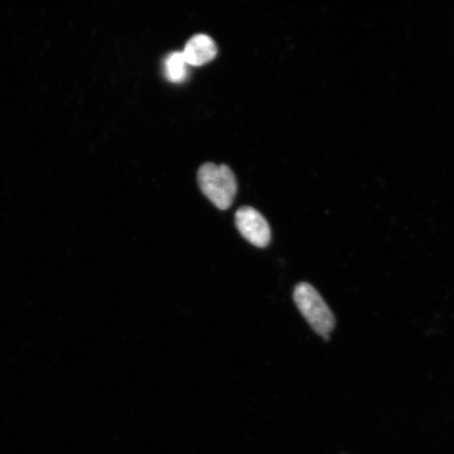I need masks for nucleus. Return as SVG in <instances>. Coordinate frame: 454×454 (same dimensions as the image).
<instances>
[{
	"instance_id": "f257e3e1",
	"label": "nucleus",
	"mask_w": 454,
	"mask_h": 454,
	"mask_svg": "<svg viewBox=\"0 0 454 454\" xmlns=\"http://www.w3.org/2000/svg\"><path fill=\"white\" fill-rule=\"evenodd\" d=\"M294 300L310 327L320 337L329 340V334L336 326V319L317 289L309 283H299L294 288Z\"/></svg>"
},
{
	"instance_id": "f03ea898",
	"label": "nucleus",
	"mask_w": 454,
	"mask_h": 454,
	"mask_svg": "<svg viewBox=\"0 0 454 454\" xmlns=\"http://www.w3.org/2000/svg\"><path fill=\"white\" fill-rule=\"evenodd\" d=\"M199 186L215 207L229 208L237 192V180L227 166L206 163L198 170Z\"/></svg>"
},
{
	"instance_id": "7ed1b4c3",
	"label": "nucleus",
	"mask_w": 454,
	"mask_h": 454,
	"mask_svg": "<svg viewBox=\"0 0 454 454\" xmlns=\"http://www.w3.org/2000/svg\"><path fill=\"white\" fill-rule=\"evenodd\" d=\"M236 226L240 234L253 246L266 247L271 238V231L268 221L257 209L244 207L236 213Z\"/></svg>"
},
{
	"instance_id": "20e7f679",
	"label": "nucleus",
	"mask_w": 454,
	"mask_h": 454,
	"mask_svg": "<svg viewBox=\"0 0 454 454\" xmlns=\"http://www.w3.org/2000/svg\"><path fill=\"white\" fill-rule=\"evenodd\" d=\"M218 49L213 38L206 34H197L185 44L184 57L187 66L201 67L211 62L217 56Z\"/></svg>"
},
{
	"instance_id": "39448f33",
	"label": "nucleus",
	"mask_w": 454,
	"mask_h": 454,
	"mask_svg": "<svg viewBox=\"0 0 454 454\" xmlns=\"http://www.w3.org/2000/svg\"><path fill=\"white\" fill-rule=\"evenodd\" d=\"M164 71L170 82H184L187 76V64L183 52L170 53L164 62Z\"/></svg>"
}]
</instances>
